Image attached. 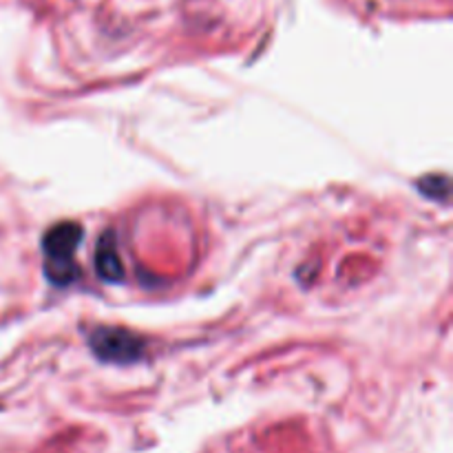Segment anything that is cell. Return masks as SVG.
Here are the masks:
<instances>
[{
	"label": "cell",
	"mask_w": 453,
	"mask_h": 453,
	"mask_svg": "<svg viewBox=\"0 0 453 453\" xmlns=\"http://www.w3.org/2000/svg\"><path fill=\"white\" fill-rule=\"evenodd\" d=\"M91 348L96 357L111 363H133L142 357V341L127 330L100 327L91 334Z\"/></svg>",
	"instance_id": "obj_2"
},
{
	"label": "cell",
	"mask_w": 453,
	"mask_h": 453,
	"mask_svg": "<svg viewBox=\"0 0 453 453\" xmlns=\"http://www.w3.org/2000/svg\"><path fill=\"white\" fill-rule=\"evenodd\" d=\"M80 239H82V228L78 224H58L44 234V273L58 286L71 283L75 277V264L73 255L78 248Z\"/></svg>",
	"instance_id": "obj_1"
},
{
	"label": "cell",
	"mask_w": 453,
	"mask_h": 453,
	"mask_svg": "<svg viewBox=\"0 0 453 453\" xmlns=\"http://www.w3.org/2000/svg\"><path fill=\"white\" fill-rule=\"evenodd\" d=\"M96 270L104 281H122L124 268L118 255V246H115V239L111 233H106L104 237L97 242Z\"/></svg>",
	"instance_id": "obj_3"
}]
</instances>
